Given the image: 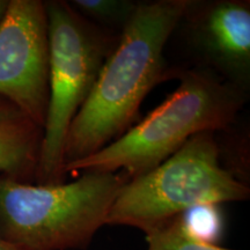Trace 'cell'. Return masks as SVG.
Listing matches in <instances>:
<instances>
[{"label": "cell", "instance_id": "6da1fadb", "mask_svg": "<svg viewBox=\"0 0 250 250\" xmlns=\"http://www.w3.org/2000/svg\"><path fill=\"white\" fill-rule=\"evenodd\" d=\"M189 2L158 0L138 4L68 127L65 166L90 156L123 136L138 120L147 94L174 77L166 67L164 52Z\"/></svg>", "mask_w": 250, "mask_h": 250}, {"label": "cell", "instance_id": "7a4b0ae2", "mask_svg": "<svg viewBox=\"0 0 250 250\" xmlns=\"http://www.w3.org/2000/svg\"><path fill=\"white\" fill-rule=\"evenodd\" d=\"M180 86L148 116L90 156L66 165L72 171H124L130 179L152 170L197 133L226 130L236 120L247 92L214 72L176 71Z\"/></svg>", "mask_w": 250, "mask_h": 250}, {"label": "cell", "instance_id": "3957f363", "mask_svg": "<svg viewBox=\"0 0 250 250\" xmlns=\"http://www.w3.org/2000/svg\"><path fill=\"white\" fill-rule=\"evenodd\" d=\"M130 177L87 171L70 183L33 186L0 175V237L26 250H85Z\"/></svg>", "mask_w": 250, "mask_h": 250}, {"label": "cell", "instance_id": "277c9868", "mask_svg": "<svg viewBox=\"0 0 250 250\" xmlns=\"http://www.w3.org/2000/svg\"><path fill=\"white\" fill-rule=\"evenodd\" d=\"M214 133L195 134L162 164L127 181L105 225L138 228L146 235L197 206L247 201L249 187L220 165Z\"/></svg>", "mask_w": 250, "mask_h": 250}, {"label": "cell", "instance_id": "5b68a950", "mask_svg": "<svg viewBox=\"0 0 250 250\" xmlns=\"http://www.w3.org/2000/svg\"><path fill=\"white\" fill-rule=\"evenodd\" d=\"M48 18L49 101L36 177L59 184L65 177L68 127L92 92L120 35L96 26L66 1L44 2Z\"/></svg>", "mask_w": 250, "mask_h": 250}, {"label": "cell", "instance_id": "8992f818", "mask_svg": "<svg viewBox=\"0 0 250 250\" xmlns=\"http://www.w3.org/2000/svg\"><path fill=\"white\" fill-rule=\"evenodd\" d=\"M0 98L43 129L49 101V41L45 4L11 0L0 21Z\"/></svg>", "mask_w": 250, "mask_h": 250}, {"label": "cell", "instance_id": "52a82bcc", "mask_svg": "<svg viewBox=\"0 0 250 250\" xmlns=\"http://www.w3.org/2000/svg\"><path fill=\"white\" fill-rule=\"evenodd\" d=\"M181 22L199 61L198 68L214 72L247 92L250 81V5L241 0L191 1Z\"/></svg>", "mask_w": 250, "mask_h": 250}, {"label": "cell", "instance_id": "ba28073f", "mask_svg": "<svg viewBox=\"0 0 250 250\" xmlns=\"http://www.w3.org/2000/svg\"><path fill=\"white\" fill-rule=\"evenodd\" d=\"M43 129L8 100L0 98V171L23 181L36 174Z\"/></svg>", "mask_w": 250, "mask_h": 250}, {"label": "cell", "instance_id": "9c48e42d", "mask_svg": "<svg viewBox=\"0 0 250 250\" xmlns=\"http://www.w3.org/2000/svg\"><path fill=\"white\" fill-rule=\"evenodd\" d=\"M77 13L96 26L122 33L138 4L129 0H73L68 2Z\"/></svg>", "mask_w": 250, "mask_h": 250}, {"label": "cell", "instance_id": "30bf717a", "mask_svg": "<svg viewBox=\"0 0 250 250\" xmlns=\"http://www.w3.org/2000/svg\"><path fill=\"white\" fill-rule=\"evenodd\" d=\"M147 250H232L205 242L190 232L183 214L146 234Z\"/></svg>", "mask_w": 250, "mask_h": 250}, {"label": "cell", "instance_id": "8fae6325", "mask_svg": "<svg viewBox=\"0 0 250 250\" xmlns=\"http://www.w3.org/2000/svg\"><path fill=\"white\" fill-rule=\"evenodd\" d=\"M187 227L193 235L205 242L219 235L221 229V219L215 205H202L183 213Z\"/></svg>", "mask_w": 250, "mask_h": 250}, {"label": "cell", "instance_id": "7c38bea8", "mask_svg": "<svg viewBox=\"0 0 250 250\" xmlns=\"http://www.w3.org/2000/svg\"><path fill=\"white\" fill-rule=\"evenodd\" d=\"M0 250H26L22 247H19L14 243L7 241V240L0 237Z\"/></svg>", "mask_w": 250, "mask_h": 250}, {"label": "cell", "instance_id": "4fadbf2b", "mask_svg": "<svg viewBox=\"0 0 250 250\" xmlns=\"http://www.w3.org/2000/svg\"><path fill=\"white\" fill-rule=\"evenodd\" d=\"M7 6H8L7 0H0V21H1L2 18H4L6 9H7Z\"/></svg>", "mask_w": 250, "mask_h": 250}]
</instances>
